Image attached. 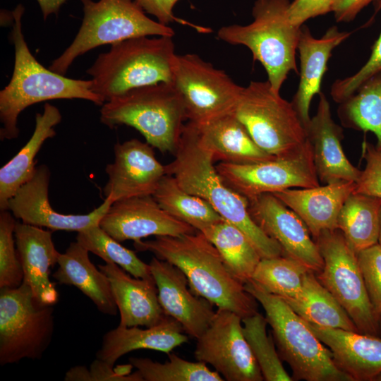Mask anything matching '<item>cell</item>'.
<instances>
[{"label":"cell","instance_id":"obj_1","mask_svg":"<svg viewBox=\"0 0 381 381\" xmlns=\"http://www.w3.org/2000/svg\"><path fill=\"white\" fill-rule=\"evenodd\" d=\"M138 251H150L180 269L192 292L218 309L241 318L258 312L255 298L229 272L216 247L199 231L179 236H158L134 242Z\"/></svg>","mask_w":381,"mask_h":381},{"label":"cell","instance_id":"obj_2","mask_svg":"<svg viewBox=\"0 0 381 381\" xmlns=\"http://www.w3.org/2000/svg\"><path fill=\"white\" fill-rule=\"evenodd\" d=\"M174 155L173 161L165 166L166 172L183 190L206 200L224 219L240 229L262 258L284 255L279 244L252 219L248 199L230 188L219 176L210 152L190 122L184 125Z\"/></svg>","mask_w":381,"mask_h":381},{"label":"cell","instance_id":"obj_3","mask_svg":"<svg viewBox=\"0 0 381 381\" xmlns=\"http://www.w3.org/2000/svg\"><path fill=\"white\" fill-rule=\"evenodd\" d=\"M25 8L18 4L12 11L11 39L14 45V66L8 84L0 91V139L18 138L20 113L28 107L52 99H82L102 106L104 99L91 90L92 80L67 78L46 68L29 49L22 29Z\"/></svg>","mask_w":381,"mask_h":381},{"label":"cell","instance_id":"obj_4","mask_svg":"<svg viewBox=\"0 0 381 381\" xmlns=\"http://www.w3.org/2000/svg\"><path fill=\"white\" fill-rule=\"evenodd\" d=\"M176 56L169 36H141L111 44L86 71L91 90L107 102L134 88L172 83Z\"/></svg>","mask_w":381,"mask_h":381},{"label":"cell","instance_id":"obj_5","mask_svg":"<svg viewBox=\"0 0 381 381\" xmlns=\"http://www.w3.org/2000/svg\"><path fill=\"white\" fill-rule=\"evenodd\" d=\"M290 3V0H256L250 23L223 26L217 32L221 40L250 51L277 92H280L290 72L298 73L296 54L301 27L294 25L289 18Z\"/></svg>","mask_w":381,"mask_h":381},{"label":"cell","instance_id":"obj_6","mask_svg":"<svg viewBox=\"0 0 381 381\" xmlns=\"http://www.w3.org/2000/svg\"><path fill=\"white\" fill-rule=\"evenodd\" d=\"M100 121L110 128L126 125L138 131L161 152L174 154L186 120L182 99L172 83L132 89L105 102Z\"/></svg>","mask_w":381,"mask_h":381},{"label":"cell","instance_id":"obj_7","mask_svg":"<svg viewBox=\"0 0 381 381\" xmlns=\"http://www.w3.org/2000/svg\"><path fill=\"white\" fill-rule=\"evenodd\" d=\"M244 286L265 310L279 357L289 365L294 380L353 381L337 367L331 351L308 323L282 298L263 291L251 280Z\"/></svg>","mask_w":381,"mask_h":381},{"label":"cell","instance_id":"obj_8","mask_svg":"<svg viewBox=\"0 0 381 381\" xmlns=\"http://www.w3.org/2000/svg\"><path fill=\"white\" fill-rule=\"evenodd\" d=\"M83 18L72 43L49 69L65 75L74 60L91 49L141 36L174 35L169 25L150 18L134 0H80Z\"/></svg>","mask_w":381,"mask_h":381},{"label":"cell","instance_id":"obj_9","mask_svg":"<svg viewBox=\"0 0 381 381\" xmlns=\"http://www.w3.org/2000/svg\"><path fill=\"white\" fill-rule=\"evenodd\" d=\"M232 112L255 143L273 156L289 155L307 140L306 128L291 102L275 92L268 80L251 81L243 87Z\"/></svg>","mask_w":381,"mask_h":381},{"label":"cell","instance_id":"obj_10","mask_svg":"<svg viewBox=\"0 0 381 381\" xmlns=\"http://www.w3.org/2000/svg\"><path fill=\"white\" fill-rule=\"evenodd\" d=\"M54 330L53 306L40 304L25 283L0 289V365L40 359Z\"/></svg>","mask_w":381,"mask_h":381},{"label":"cell","instance_id":"obj_11","mask_svg":"<svg viewBox=\"0 0 381 381\" xmlns=\"http://www.w3.org/2000/svg\"><path fill=\"white\" fill-rule=\"evenodd\" d=\"M323 258L322 270L315 274L348 313L358 332L380 335L376 317L358 265L357 253L339 229L325 230L314 240Z\"/></svg>","mask_w":381,"mask_h":381},{"label":"cell","instance_id":"obj_12","mask_svg":"<svg viewBox=\"0 0 381 381\" xmlns=\"http://www.w3.org/2000/svg\"><path fill=\"white\" fill-rule=\"evenodd\" d=\"M172 84L194 125L233 111L243 88L196 54H177Z\"/></svg>","mask_w":381,"mask_h":381},{"label":"cell","instance_id":"obj_13","mask_svg":"<svg viewBox=\"0 0 381 381\" xmlns=\"http://www.w3.org/2000/svg\"><path fill=\"white\" fill-rule=\"evenodd\" d=\"M215 167L223 181L248 200L289 188L320 186L308 139L301 147L284 156L248 164L219 162Z\"/></svg>","mask_w":381,"mask_h":381},{"label":"cell","instance_id":"obj_14","mask_svg":"<svg viewBox=\"0 0 381 381\" xmlns=\"http://www.w3.org/2000/svg\"><path fill=\"white\" fill-rule=\"evenodd\" d=\"M194 357L211 365L227 381L264 380L243 332L242 318L217 309L209 327L196 339Z\"/></svg>","mask_w":381,"mask_h":381},{"label":"cell","instance_id":"obj_15","mask_svg":"<svg viewBox=\"0 0 381 381\" xmlns=\"http://www.w3.org/2000/svg\"><path fill=\"white\" fill-rule=\"evenodd\" d=\"M248 200L255 224L281 246L284 255L294 258L315 274L324 265L317 243L303 220L272 193Z\"/></svg>","mask_w":381,"mask_h":381},{"label":"cell","instance_id":"obj_16","mask_svg":"<svg viewBox=\"0 0 381 381\" xmlns=\"http://www.w3.org/2000/svg\"><path fill=\"white\" fill-rule=\"evenodd\" d=\"M50 171L44 164L37 167L33 176L8 200L6 210L22 222L51 231H76L98 225L111 204L107 198L92 212L65 214L56 212L49 200Z\"/></svg>","mask_w":381,"mask_h":381},{"label":"cell","instance_id":"obj_17","mask_svg":"<svg viewBox=\"0 0 381 381\" xmlns=\"http://www.w3.org/2000/svg\"><path fill=\"white\" fill-rule=\"evenodd\" d=\"M114 159L106 166L108 181L103 188L105 198L114 203L130 198L153 195L167 174L156 158L153 147L133 138L114 147Z\"/></svg>","mask_w":381,"mask_h":381},{"label":"cell","instance_id":"obj_18","mask_svg":"<svg viewBox=\"0 0 381 381\" xmlns=\"http://www.w3.org/2000/svg\"><path fill=\"white\" fill-rule=\"evenodd\" d=\"M99 225L120 243L126 240L137 242L150 236H179L197 231L164 211L153 195L114 202Z\"/></svg>","mask_w":381,"mask_h":381},{"label":"cell","instance_id":"obj_19","mask_svg":"<svg viewBox=\"0 0 381 381\" xmlns=\"http://www.w3.org/2000/svg\"><path fill=\"white\" fill-rule=\"evenodd\" d=\"M149 265L164 313L177 320L186 334L199 338L214 316L213 305L192 292L186 275L175 265L157 257Z\"/></svg>","mask_w":381,"mask_h":381},{"label":"cell","instance_id":"obj_20","mask_svg":"<svg viewBox=\"0 0 381 381\" xmlns=\"http://www.w3.org/2000/svg\"><path fill=\"white\" fill-rule=\"evenodd\" d=\"M318 95L317 112L305 128L319 181L323 184L356 182L361 170L346 157L341 145L343 128L333 119L325 94L320 92Z\"/></svg>","mask_w":381,"mask_h":381},{"label":"cell","instance_id":"obj_21","mask_svg":"<svg viewBox=\"0 0 381 381\" xmlns=\"http://www.w3.org/2000/svg\"><path fill=\"white\" fill-rule=\"evenodd\" d=\"M15 238L23 270V282L42 305L54 306L59 301L55 284L49 278L60 253L52 240V231L17 222Z\"/></svg>","mask_w":381,"mask_h":381},{"label":"cell","instance_id":"obj_22","mask_svg":"<svg viewBox=\"0 0 381 381\" xmlns=\"http://www.w3.org/2000/svg\"><path fill=\"white\" fill-rule=\"evenodd\" d=\"M351 32L329 28L320 38L314 37L308 27L302 25L297 45L300 59V80L292 100L294 108L304 127L310 120V107L315 95L321 92L323 75L332 51L346 40Z\"/></svg>","mask_w":381,"mask_h":381},{"label":"cell","instance_id":"obj_23","mask_svg":"<svg viewBox=\"0 0 381 381\" xmlns=\"http://www.w3.org/2000/svg\"><path fill=\"white\" fill-rule=\"evenodd\" d=\"M307 323L331 351L337 367L353 381H375L381 375L380 336Z\"/></svg>","mask_w":381,"mask_h":381},{"label":"cell","instance_id":"obj_24","mask_svg":"<svg viewBox=\"0 0 381 381\" xmlns=\"http://www.w3.org/2000/svg\"><path fill=\"white\" fill-rule=\"evenodd\" d=\"M98 267L107 277L120 314V326L152 327L165 317L155 281L137 278L118 265L105 262Z\"/></svg>","mask_w":381,"mask_h":381},{"label":"cell","instance_id":"obj_25","mask_svg":"<svg viewBox=\"0 0 381 381\" xmlns=\"http://www.w3.org/2000/svg\"><path fill=\"white\" fill-rule=\"evenodd\" d=\"M356 182L339 181L273 193L305 223L313 240L325 230L337 229L339 212Z\"/></svg>","mask_w":381,"mask_h":381},{"label":"cell","instance_id":"obj_26","mask_svg":"<svg viewBox=\"0 0 381 381\" xmlns=\"http://www.w3.org/2000/svg\"><path fill=\"white\" fill-rule=\"evenodd\" d=\"M188 339L181 325L166 315L152 327L142 329L119 325L108 331L103 336L96 358L114 368L117 360L129 352L149 349L169 354L174 348L188 342Z\"/></svg>","mask_w":381,"mask_h":381},{"label":"cell","instance_id":"obj_27","mask_svg":"<svg viewBox=\"0 0 381 381\" xmlns=\"http://www.w3.org/2000/svg\"><path fill=\"white\" fill-rule=\"evenodd\" d=\"M193 125L214 162L248 164L275 157L255 143L232 111L202 124Z\"/></svg>","mask_w":381,"mask_h":381},{"label":"cell","instance_id":"obj_28","mask_svg":"<svg viewBox=\"0 0 381 381\" xmlns=\"http://www.w3.org/2000/svg\"><path fill=\"white\" fill-rule=\"evenodd\" d=\"M89 251L78 241L60 253L54 278L61 284L78 289L101 313L115 315L118 308L106 274L91 262Z\"/></svg>","mask_w":381,"mask_h":381},{"label":"cell","instance_id":"obj_29","mask_svg":"<svg viewBox=\"0 0 381 381\" xmlns=\"http://www.w3.org/2000/svg\"><path fill=\"white\" fill-rule=\"evenodd\" d=\"M59 109L46 103L43 111L35 115L34 132L27 143L0 169V210H6V204L18 190L35 174V158L44 143L56 135L55 126L61 121Z\"/></svg>","mask_w":381,"mask_h":381},{"label":"cell","instance_id":"obj_30","mask_svg":"<svg viewBox=\"0 0 381 381\" xmlns=\"http://www.w3.org/2000/svg\"><path fill=\"white\" fill-rule=\"evenodd\" d=\"M284 300L308 323L321 327L358 332L348 313L312 270L305 274L299 294Z\"/></svg>","mask_w":381,"mask_h":381},{"label":"cell","instance_id":"obj_31","mask_svg":"<svg viewBox=\"0 0 381 381\" xmlns=\"http://www.w3.org/2000/svg\"><path fill=\"white\" fill-rule=\"evenodd\" d=\"M381 199L361 193H351L337 218V229L358 253L378 243Z\"/></svg>","mask_w":381,"mask_h":381},{"label":"cell","instance_id":"obj_32","mask_svg":"<svg viewBox=\"0 0 381 381\" xmlns=\"http://www.w3.org/2000/svg\"><path fill=\"white\" fill-rule=\"evenodd\" d=\"M201 232L216 247L238 281L245 284L251 279L262 258L240 229L222 219Z\"/></svg>","mask_w":381,"mask_h":381},{"label":"cell","instance_id":"obj_33","mask_svg":"<svg viewBox=\"0 0 381 381\" xmlns=\"http://www.w3.org/2000/svg\"><path fill=\"white\" fill-rule=\"evenodd\" d=\"M337 113L343 127L373 133L381 150V71L339 103Z\"/></svg>","mask_w":381,"mask_h":381},{"label":"cell","instance_id":"obj_34","mask_svg":"<svg viewBox=\"0 0 381 381\" xmlns=\"http://www.w3.org/2000/svg\"><path fill=\"white\" fill-rule=\"evenodd\" d=\"M153 197L168 214L199 231L223 219L209 202L183 190L168 174L162 179Z\"/></svg>","mask_w":381,"mask_h":381},{"label":"cell","instance_id":"obj_35","mask_svg":"<svg viewBox=\"0 0 381 381\" xmlns=\"http://www.w3.org/2000/svg\"><path fill=\"white\" fill-rule=\"evenodd\" d=\"M308 270L303 264L288 256L262 258L250 280L269 294L291 298L301 291Z\"/></svg>","mask_w":381,"mask_h":381},{"label":"cell","instance_id":"obj_36","mask_svg":"<svg viewBox=\"0 0 381 381\" xmlns=\"http://www.w3.org/2000/svg\"><path fill=\"white\" fill-rule=\"evenodd\" d=\"M169 361L163 363L147 358H129L136 368L141 381H223L216 370H211L205 363L191 362L175 353H169Z\"/></svg>","mask_w":381,"mask_h":381},{"label":"cell","instance_id":"obj_37","mask_svg":"<svg viewBox=\"0 0 381 381\" xmlns=\"http://www.w3.org/2000/svg\"><path fill=\"white\" fill-rule=\"evenodd\" d=\"M76 241L105 262L116 264L135 277L155 281L149 264L123 246L99 224L78 232Z\"/></svg>","mask_w":381,"mask_h":381},{"label":"cell","instance_id":"obj_38","mask_svg":"<svg viewBox=\"0 0 381 381\" xmlns=\"http://www.w3.org/2000/svg\"><path fill=\"white\" fill-rule=\"evenodd\" d=\"M243 332L257 361L264 380H294L284 369L272 334H267L265 317L256 313L242 318Z\"/></svg>","mask_w":381,"mask_h":381},{"label":"cell","instance_id":"obj_39","mask_svg":"<svg viewBox=\"0 0 381 381\" xmlns=\"http://www.w3.org/2000/svg\"><path fill=\"white\" fill-rule=\"evenodd\" d=\"M16 223L10 211H1L0 289L17 288L23 282V270L15 238Z\"/></svg>","mask_w":381,"mask_h":381},{"label":"cell","instance_id":"obj_40","mask_svg":"<svg viewBox=\"0 0 381 381\" xmlns=\"http://www.w3.org/2000/svg\"><path fill=\"white\" fill-rule=\"evenodd\" d=\"M361 272L376 317L381 318V246L377 243L357 253Z\"/></svg>","mask_w":381,"mask_h":381},{"label":"cell","instance_id":"obj_41","mask_svg":"<svg viewBox=\"0 0 381 381\" xmlns=\"http://www.w3.org/2000/svg\"><path fill=\"white\" fill-rule=\"evenodd\" d=\"M381 71V32L372 47L367 62L353 75L336 80L332 85L330 95L339 104L352 95L359 87Z\"/></svg>","mask_w":381,"mask_h":381},{"label":"cell","instance_id":"obj_42","mask_svg":"<svg viewBox=\"0 0 381 381\" xmlns=\"http://www.w3.org/2000/svg\"><path fill=\"white\" fill-rule=\"evenodd\" d=\"M362 157L365 165L356 182L353 193L381 199V150L365 140L362 144Z\"/></svg>","mask_w":381,"mask_h":381},{"label":"cell","instance_id":"obj_43","mask_svg":"<svg viewBox=\"0 0 381 381\" xmlns=\"http://www.w3.org/2000/svg\"><path fill=\"white\" fill-rule=\"evenodd\" d=\"M65 380H116V381H140L138 375L123 374L116 371L114 368L97 359L90 365L88 371L84 366H75L70 369L64 377Z\"/></svg>","mask_w":381,"mask_h":381},{"label":"cell","instance_id":"obj_44","mask_svg":"<svg viewBox=\"0 0 381 381\" xmlns=\"http://www.w3.org/2000/svg\"><path fill=\"white\" fill-rule=\"evenodd\" d=\"M336 0H294L289 7V18L301 27L310 18L333 12Z\"/></svg>","mask_w":381,"mask_h":381},{"label":"cell","instance_id":"obj_45","mask_svg":"<svg viewBox=\"0 0 381 381\" xmlns=\"http://www.w3.org/2000/svg\"><path fill=\"white\" fill-rule=\"evenodd\" d=\"M147 13L157 18V20L168 25L176 20L174 15V8L179 0H134Z\"/></svg>","mask_w":381,"mask_h":381},{"label":"cell","instance_id":"obj_46","mask_svg":"<svg viewBox=\"0 0 381 381\" xmlns=\"http://www.w3.org/2000/svg\"><path fill=\"white\" fill-rule=\"evenodd\" d=\"M375 0H336L334 13L337 22H350L370 2Z\"/></svg>","mask_w":381,"mask_h":381},{"label":"cell","instance_id":"obj_47","mask_svg":"<svg viewBox=\"0 0 381 381\" xmlns=\"http://www.w3.org/2000/svg\"><path fill=\"white\" fill-rule=\"evenodd\" d=\"M66 1L68 0H37L44 20L52 14L57 15L60 8Z\"/></svg>","mask_w":381,"mask_h":381},{"label":"cell","instance_id":"obj_48","mask_svg":"<svg viewBox=\"0 0 381 381\" xmlns=\"http://www.w3.org/2000/svg\"><path fill=\"white\" fill-rule=\"evenodd\" d=\"M378 243L381 246V214H380V231L378 236Z\"/></svg>","mask_w":381,"mask_h":381},{"label":"cell","instance_id":"obj_49","mask_svg":"<svg viewBox=\"0 0 381 381\" xmlns=\"http://www.w3.org/2000/svg\"><path fill=\"white\" fill-rule=\"evenodd\" d=\"M375 381H381V375H380L375 380Z\"/></svg>","mask_w":381,"mask_h":381},{"label":"cell","instance_id":"obj_50","mask_svg":"<svg viewBox=\"0 0 381 381\" xmlns=\"http://www.w3.org/2000/svg\"><path fill=\"white\" fill-rule=\"evenodd\" d=\"M379 324H380V337H381V318H380V320Z\"/></svg>","mask_w":381,"mask_h":381}]
</instances>
